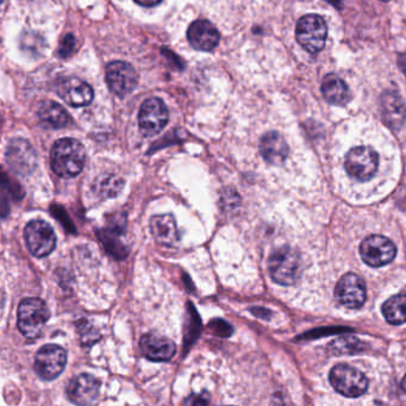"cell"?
<instances>
[{"mask_svg":"<svg viewBox=\"0 0 406 406\" xmlns=\"http://www.w3.org/2000/svg\"><path fill=\"white\" fill-rule=\"evenodd\" d=\"M86 152L80 141L61 139L56 141L50 153L52 171L61 178H74L84 169Z\"/></svg>","mask_w":406,"mask_h":406,"instance_id":"cell-1","label":"cell"},{"mask_svg":"<svg viewBox=\"0 0 406 406\" xmlns=\"http://www.w3.org/2000/svg\"><path fill=\"white\" fill-rule=\"evenodd\" d=\"M49 310L43 300L25 298L18 307V329L27 339L40 337L48 322Z\"/></svg>","mask_w":406,"mask_h":406,"instance_id":"cell-2","label":"cell"},{"mask_svg":"<svg viewBox=\"0 0 406 406\" xmlns=\"http://www.w3.org/2000/svg\"><path fill=\"white\" fill-rule=\"evenodd\" d=\"M268 270L274 283L290 286L298 280L300 274V258L290 247H283L272 253L268 260Z\"/></svg>","mask_w":406,"mask_h":406,"instance_id":"cell-3","label":"cell"},{"mask_svg":"<svg viewBox=\"0 0 406 406\" xmlns=\"http://www.w3.org/2000/svg\"><path fill=\"white\" fill-rule=\"evenodd\" d=\"M327 36V23L318 15H307L298 20L295 37L307 52L311 54L321 52L326 46Z\"/></svg>","mask_w":406,"mask_h":406,"instance_id":"cell-4","label":"cell"},{"mask_svg":"<svg viewBox=\"0 0 406 406\" xmlns=\"http://www.w3.org/2000/svg\"><path fill=\"white\" fill-rule=\"evenodd\" d=\"M330 382L335 390L349 398L363 396L368 387L366 375L344 363L337 365L331 370Z\"/></svg>","mask_w":406,"mask_h":406,"instance_id":"cell-5","label":"cell"},{"mask_svg":"<svg viewBox=\"0 0 406 406\" xmlns=\"http://www.w3.org/2000/svg\"><path fill=\"white\" fill-rule=\"evenodd\" d=\"M24 237L29 251L36 258H46L55 249V231L42 219L29 222L25 227Z\"/></svg>","mask_w":406,"mask_h":406,"instance_id":"cell-6","label":"cell"},{"mask_svg":"<svg viewBox=\"0 0 406 406\" xmlns=\"http://www.w3.org/2000/svg\"><path fill=\"white\" fill-rule=\"evenodd\" d=\"M169 120V112L160 98L146 100L139 112V125L144 136L153 137L164 130Z\"/></svg>","mask_w":406,"mask_h":406,"instance_id":"cell-7","label":"cell"},{"mask_svg":"<svg viewBox=\"0 0 406 406\" xmlns=\"http://www.w3.org/2000/svg\"><path fill=\"white\" fill-rule=\"evenodd\" d=\"M6 161L17 176H30L37 167L36 152L24 139H13L8 144Z\"/></svg>","mask_w":406,"mask_h":406,"instance_id":"cell-8","label":"cell"},{"mask_svg":"<svg viewBox=\"0 0 406 406\" xmlns=\"http://www.w3.org/2000/svg\"><path fill=\"white\" fill-rule=\"evenodd\" d=\"M378 154L370 147H355L346 154V169L351 178L367 181L373 178L378 169Z\"/></svg>","mask_w":406,"mask_h":406,"instance_id":"cell-9","label":"cell"},{"mask_svg":"<svg viewBox=\"0 0 406 406\" xmlns=\"http://www.w3.org/2000/svg\"><path fill=\"white\" fill-rule=\"evenodd\" d=\"M67 353L57 344H46L35 356V370L44 380H54L64 372Z\"/></svg>","mask_w":406,"mask_h":406,"instance_id":"cell-10","label":"cell"},{"mask_svg":"<svg viewBox=\"0 0 406 406\" xmlns=\"http://www.w3.org/2000/svg\"><path fill=\"white\" fill-rule=\"evenodd\" d=\"M106 83L115 96L125 97L132 93L139 83V74L132 64L113 61L105 68Z\"/></svg>","mask_w":406,"mask_h":406,"instance_id":"cell-11","label":"cell"},{"mask_svg":"<svg viewBox=\"0 0 406 406\" xmlns=\"http://www.w3.org/2000/svg\"><path fill=\"white\" fill-rule=\"evenodd\" d=\"M396 246L385 236L372 235L363 239L360 246L361 259L372 267L385 266L396 256Z\"/></svg>","mask_w":406,"mask_h":406,"instance_id":"cell-12","label":"cell"},{"mask_svg":"<svg viewBox=\"0 0 406 406\" xmlns=\"http://www.w3.org/2000/svg\"><path fill=\"white\" fill-rule=\"evenodd\" d=\"M335 295L348 309H360L366 302V285L358 275H343L335 288Z\"/></svg>","mask_w":406,"mask_h":406,"instance_id":"cell-13","label":"cell"},{"mask_svg":"<svg viewBox=\"0 0 406 406\" xmlns=\"http://www.w3.org/2000/svg\"><path fill=\"white\" fill-rule=\"evenodd\" d=\"M56 92L62 99L74 108H83L91 103L94 97L90 85L74 76L61 78L56 81Z\"/></svg>","mask_w":406,"mask_h":406,"instance_id":"cell-14","label":"cell"},{"mask_svg":"<svg viewBox=\"0 0 406 406\" xmlns=\"http://www.w3.org/2000/svg\"><path fill=\"white\" fill-rule=\"evenodd\" d=\"M99 391V380L92 374L83 373L71 379L66 388V394L73 404L88 405L96 402Z\"/></svg>","mask_w":406,"mask_h":406,"instance_id":"cell-15","label":"cell"},{"mask_svg":"<svg viewBox=\"0 0 406 406\" xmlns=\"http://www.w3.org/2000/svg\"><path fill=\"white\" fill-rule=\"evenodd\" d=\"M141 349L146 358L152 361H169L176 353V343L166 336L149 332L142 336Z\"/></svg>","mask_w":406,"mask_h":406,"instance_id":"cell-16","label":"cell"},{"mask_svg":"<svg viewBox=\"0 0 406 406\" xmlns=\"http://www.w3.org/2000/svg\"><path fill=\"white\" fill-rule=\"evenodd\" d=\"M219 32L209 20L193 22L188 30V42L193 48L202 52H210L218 46Z\"/></svg>","mask_w":406,"mask_h":406,"instance_id":"cell-17","label":"cell"},{"mask_svg":"<svg viewBox=\"0 0 406 406\" xmlns=\"http://www.w3.org/2000/svg\"><path fill=\"white\" fill-rule=\"evenodd\" d=\"M384 123L392 130H399L406 120V105L396 91H386L380 99Z\"/></svg>","mask_w":406,"mask_h":406,"instance_id":"cell-18","label":"cell"},{"mask_svg":"<svg viewBox=\"0 0 406 406\" xmlns=\"http://www.w3.org/2000/svg\"><path fill=\"white\" fill-rule=\"evenodd\" d=\"M260 152L268 164H281L288 156V144L279 132H267L260 142Z\"/></svg>","mask_w":406,"mask_h":406,"instance_id":"cell-19","label":"cell"},{"mask_svg":"<svg viewBox=\"0 0 406 406\" xmlns=\"http://www.w3.org/2000/svg\"><path fill=\"white\" fill-rule=\"evenodd\" d=\"M150 230L156 242L164 247L176 246L179 239L176 218L172 215H156L150 219Z\"/></svg>","mask_w":406,"mask_h":406,"instance_id":"cell-20","label":"cell"},{"mask_svg":"<svg viewBox=\"0 0 406 406\" xmlns=\"http://www.w3.org/2000/svg\"><path fill=\"white\" fill-rule=\"evenodd\" d=\"M322 93L327 102L336 106H344L351 100L349 88L336 74H328L323 79Z\"/></svg>","mask_w":406,"mask_h":406,"instance_id":"cell-21","label":"cell"},{"mask_svg":"<svg viewBox=\"0 0 406 406\" xmlns=\"http://www.w3.org/2000/svg\"><path fill=\"white\" fill-rule=\"evenodd\" d=\"M37 115L40 118L41 123L52 129L66 127L69 122L68 112L61 106L60 104L52 100H46L41 104Z\"/></svg>","mask_w":406,"mask_h":406,"instance_id":"cell-22","label":"cell"},{"mask_svg":"<svg viewBox=\"0 0 406 406\" xmlns=\"http://www.w3.org/2000/svg\"><path fill=\"white\" fill-rule=\"evenodd\" d=\"M20 48L29 57L38 59L44 55V52L48 48V44L41 34L28 30V31L22 32L20 35Z\"/></svg>","mask_w":406,"mask_h":406,"instance_id":"cell-23","label":"cell"},{"mask_svg":"<svg viewBox=\"0 0 406 406\" xmlns=\"http://www.w3.org/2000/svg\"><path fill=\"white\" fill-rule=\"evenodd\" d=\"M382 314L387 322L399 326L406 322V295H394L382 305Z\"/></svg>","mask_w":406,"mask_h":406,"instance_id":"cell-24","label":"cell"},{"mask_svg":"<svg viewBox=\"0 0 406 406\" xmlns=\"http://www.w3.org/2000/svg\"><path fill=\"white\" fill-rule=\"evenodd\" d=\"M122 183H123V181L120 178H117V176H106V178H104L100 181L99 190L102 192V195L112 198V197H115V195L120 193V190H122Z\"/></svg>","mask_w":406,"mask_h":406,"instance_id":"cell-25","label":"cell"},{"mask_svg":"<svg viewBox=\"0 0 406 406\" xmlns=\"http://www.w3.org/2000/svg\"><path fill=\"white\" fill-rule=\"evenodd\" d=\"M76 47V37L73 36L72 34H68L64 37V40L61 41L60 47H59V56L62 59H67L74 52Z\"/></svg>","mask_w":406,"mask_h":406,"instance_id":"cell-26","label":"cell"},{"mask_svg":"<svg viewBox=\"0 0 406 406\" xmlns=\"http://www.w3.org/2000/svg\"><path fill=\"white\" fill-rule=\"evenodd\" d=\"M195 397L197 399L188 397L183 402L185 404H207L209 402V398H206V397H202L200 394H195Z\"/></svg>","mask_w":406,"mask_h":406,"instance_id":"cell-27","label":"cell"},{"mask_svg":"<svg viewBox=\"0 0 406 406\" xmlns=\"http://www.w3.org/2000/svg\"><path fill=\"white\" fill-rule=\"evenodd\" d=\"M137 4L146 6V8H153L155 5L160 4L162 0H135Z\"/></svg>","mask_w":406,"mask_h":406,"instance_id":"cell-28","label":"cell"},{"mask_svg":"<svg viewBox=\"0 0 406 406\" xmlns=\"http://www.w3.org/2000/svg\"><path fill=\"white\" fill-rule=\"evenodd\" d=\"M399 67L402 68V73L406 76V52L400 54L398 57Z\"/></svg>","mask_w":406,"mask_h":406,"instance_id":"cell-29","label":"cell"},{"mask_svg":"<svg viewBox=\"0 0 406 406\" xmlns=\"http://www.w3.org/2000/svg\"><path fill=\"white\" fill-rule=\"evenodd\" d=\"M327 1H329V3H331V4L335 5V6H339V5L341 4V1H342V0H327Z\"/></svg>","mask_w":406,"mask_h":406,"instance_id":"cell-30","label":"cell"},{"mask_svg":"<svg viewBox=\"0 0 406 406\" xmlns=\"http://www.w3.org/2000/svg\"><path fill=\"white\" fill-rule=\"evenodd\" d=\"M402 390L405 391V393H406V375H405V377H404V379H402Z\"/></svg>","mask_w":406,"mask_h":406,"instance_id":"cell-31","label":"cell"},{"mask_svg":"<svg viewBox=\"0 0 406 406\" xmlns=\"http://www.w3.org/2000/svg\"><path fill=\"white\" fill-rule=\"evenodd\" d=\"M382 1H390V0H382Z\"/></svg>","mask_w":406,"mask_h":406,"instance_id":"cell-32","label":"cell"}]
</instances>
